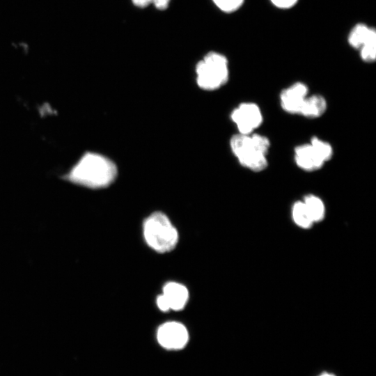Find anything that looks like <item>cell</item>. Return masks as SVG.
Here are the masks:
<instances>
[{"label": "cell", "instance_id": "cell-1", "mask_svg": "<svg viewBox=\"0 0 376 376\" xmlns=\"http://www.w3.org/2000/svg\"><path fill=\"white\" fill-rule=\"evenodd\" d=\"M113 161L96 152H86L64 175L68 182L90 189L108 187L116 178Z\"/></svg>", "mask_w": 376, "mask_h": 376}, {"label": "cell", "instance_id": "cell-2", "mask_svg": "<svg viewBox=\"0 0 376 376\" xmlns=\"http://www.w3.org/2000/svg\"><path fill=\"white\" fill-rule=\"evenodd\" d=\"M271 142L266 136L258 133H237L230 139V150L240 164L253 172L263 171L268 166L267 153Z\"/></svg>", "mask_w": 376, "mask_h": 376}, {"label": "cell", "instance_id": "cell-3", "mask_svg": "<svg viewBox=\"0 0 376 376\" xmlns=\"http://www.w3.org/2000/svg\"><path fill=\"white\" fill-rule=\"evenodd\" d=\"M143 235L147 244L159 253L171 251L178 241L177 229L161 212H154L145 219Z\"/></svg>", "mask_w": 376, "mask_h": 376}, {"label": "cell", "instance_id": "cell-4", "mask_svg": "<svg viewBox=\"0 0 376 376\" xmlns=\"http://www.w3.org/2000/svg\"><path fill=\"white\" fill-rule=\"evenodd\" d=\"M195 72L197 85L201 88H220L229 79L228 60L220 52H209L196 63Z\"/></svg>", "mask_w": 376, "mask_h": 376}, {"label": "cell", "instance_id": "cell-5", "mask_svg": "<svg viewBox=\"0 0 376 376\" xmlns=\"http://www.w3.org/2000/svg\"><path fill=\"white\" fill-rule=\"evenodd\" d=\"M231 120L237 128L238 133L251 134L255 132L263 122L260 107L252 102L240 104L231 112Z\"/></svg>", "mask_w": 376, "mask_h": 376}, {"label": "cell", "instance_id": "cell-6", "mask_svg": "<svg viewBox=\"0 0 376 376\" xmlns=\"http://www.w3.org/2000/svg\"><path fill=\"white\" fill-rule=\"evenodd\" d=\"M157 339L160 345L167 350H180L187 345L189 334L182 324L168 322L158 328Z\"/></svg>", "mask_w": 376, "mask_h": 376}, {"label": "cell", "instance_id": "cell-7", "mask_svg": "<svg viewBox=\"0 0 376 376\" xmlns=\"http://www.w3.org/2000/svg\"><path fill=\"white\" fill-rule=\"evenodd\" d=\"M308 91V86L301 81L295 82L283 88L279 95L281 109L289 114L299 115Z\"/></svg>", "mask_w": 376, "mask_h": 376}, {"label": "cell", "instance_id": "cell-8", "mask_svg": "<svg viewBox=\"0 0 376 376\" xmlns=\"http://www.w3.org/2000/svg\"><path fill=\"white\" fill-rule=\"evenodd\" d=\"M294 161L297 167L306 172L318 171L325 164L309 143L295 148Z\"/></svg>", "mask_w": 376, "mask_h": 376}, {"label": "cell", "instance_id": "cell-9", "mask_svg": "<svg viewBox=\"0 0 376 376\" xmlns=\"http://www.w3.org/2000/svg\"><path fill=\"white\" fill-rule=\"evenodd\" d=\"M162 295L166 299L170 309L182 310L189 299L187 288L176 282H169L163 288Z\"/></svg>", "mask_w": 376, "mask_h": 376}, {"label": "cell", "instance_id": "cell-10", "mask_svg": "<svg viewBox=\"0 0 376 376\" xmlns=\"http://www.w3.org/2000/svg\"><path fill=\"white\" fill-rule=\"evenodd\" d=\"M326 98L320 94L308 95L301 109L299 115L309 118L315 119L322 116L327 109Z\"/></svg>", "mask_w": 376, "mask_h": 376}, {"label": "cell", "instance_id": "cell-11", "mask_svg": "<svg viewBox=\"0 0 376 376\" xmlns=\"http://www.w3.org/2000/svg\"><path fill=\"white\" fill-rule=\"evenodd\" d=\"M375 34L376 31L374 28L359 23L350 31L347 41L352 48L359 49Z\"/></svg>", "mask_w": 376, "mask_h": 376}, {"label": "cell", "instance_id": "cell-12", "mask_svg": "<svg viewBox=\"0 0 376 376\" xmlns=\"http://www.w3.org/2000/svg\"><path fill=\"white\" fill-rule=\"evenodd\" d=\"M308 212L313 221H319L324 216L325 207L322 201L315 195L308 194L304 198Z\"/></svg>", "mask_w": 376, "mask_h": 376}, {"label": "cell", "instance_id": "cell-13", "mask_svg": "<svg viewBox=\"0 0 376 376\" xmlns=\"http://www.w3.org/2000/svg\"><path fill=\"white\" fill-rule=\"evenodd\" d=\"M292 214L295 222L302 228H309L313 222L303 201L294 203Z\"/></svg>", "mask_w": 376, "mask_h": 376}, {"label": "cell", "instance_id": "cell-14", "mask_svg": "<svg viewBox=\"0 0 376 376\" xmlns=\"http://www.w3.org/2000/svg\"><path fill=\"white\" fill-rule=\"evenodd\" d=\"M309 143L325 163L333 157L334 148L329 142L314 136L311 139Z\"/></svg>", "mask_w": 376, "mask_h": 376}, {"label": "cell", "instance_id": "cell-15", "mask_svg": "<svg viewBox=\"0 0 376 376\" xmlns=\"http://www.w3.org/2000/svg\"><path fill=\"white\" fill-rule=\"evenodd\" d=\"M360 57L365 63H373L376 58V34L373 35L360 49Z\"/></svg>", "mask_w": 376, "mask_h": 376}, {"label": "cell", "instance_id": "cell-16", "mask_svg": "<svg viewBox=\"0 0 376 376\" xmlns=\"http://www.w3.org/2000/svg\"><path fill=\"white\" fill-rule=\"evenodd\" d=\"M212 1L221 12L233 13L243 6L244 0H212Z\"/></svg>", "mask_w": 376, "mask_h": 376}, {"label": "cell", "instance_id": "cell-17", "mask_svg": "<svg viewBox=\"0 0 376 376\" xmlns=\"http://www.w3.org/2000/svg\"><path fill=\"white\" fill-rule=\"evenodd\" d=\"M172 0H131L132 3L138 8H146L153 6L157 10H166Z\"/></svg>", "mask_w": 376, "mask_h": 376}, {"label": "cell", "instance_id": "cell-18", "mask_svg": "<svg viewBox=\"0 0 376 376\" xmlns=\"http://www.w3.org/2000/svg\"><path fill=\"white\" fill-rule=\"evenodd\" d=\"M299 0H270L271 3L280 9H289L295 6Z\"/></svg>", "mask_w": 376, "mask_h": 376}, {"label": "cell", "instance_id": "cell-19", "mask_svg": "<svg viewBox=\"0 0 376 376\" xmlns=\"http://www.w3.org/2000/svg\"><path fill=\"white\" fill-rule=\"evenodd\" d=\"M157 305L158 308L162 311L166 312L170 310L169 304L162 294L157 297Z\"/></svg>", "mask_w": 376, "mask_h": 376}, {"label": "cell", "instance_id": "cell-20", "mask_svg": "<svg viewBox=\"0 0 376 376\" xmlns=\"http://www.w3.org/2000/svg\"><path fill=\"white\" fill-rule=\"evenodd\" d=\"M320 376H334V375L331 374L324 373V374L321 375Z\"/></svg>", "mask_w": 376, "mask_h": 376}]
</instances>
